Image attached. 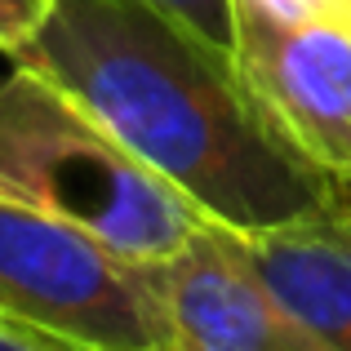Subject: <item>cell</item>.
<instances>
[{"instance_id":"6da1fadb","label":"cell","mask_w":351,"mask_h":351,"mask_svg":"<svg viewBox=\"0 0 351 351\" xmlns=\"http://www.w3.org/2000/svg\"><path fill=\"white\" fill-rule=\"evenodd\" d=\"M14 62L71 94L209 223L232 232L280 227L347 187L267 125L232 53L147 0H58Z\"/></svg>"},{"instance_id":"7a4b0ae2","label":"cell","mask_w":351,"mask_h":351,"mask_svg":"<svg viewBox=\"0 0 351 351\" xmlns=\"http://www.w3.org/2000/svg\"><path fill=\"white\" fill-rule=\"evenodd\" d=\"M0 200L58 218L129 263H160L209 227L178 187L23 62L0 80Z\"/></svg>"},{"instance_id":"3957f363","label":"cell","mask_w":351,"mask_h":351,"mask_svg":"<svg viewBox=\"0 0 351 351\" xmlns=\"http://www.w3.org/2000/svg\"><path fill=\"white\" fill-rule=\"evenodd\" d=\"M0 316L89 351L173 347L147 263L18 200H0Z\"/></svg>"},{"instance_id":"277c9868","label":"cell","mask_w":351,"mask_h":351,"mask_svg":"<svg viewBox=\"0 0 351 351\" xmlns=\"http://www.w3.org/2000/svg\"><path fill=\"white\" fill-rule=\"evenodd\" d=\"M236 71L267 125L351 187V27H285L236 5Z\"/></svg>"},{"instance_id":"5b68a950","label":"cell","mask_w":351,"mask_h":351,"mask_svg":"<svg viewBox=\"0 0 351 351\" xmlns=\"http://www.w3.org/2000/svg\"><path fill=\"white\" fill-rule=\"evenodd\" d=\"M173 351H334L263 280L245 232L200 227L178 254L147 263Z\"/></svg>"},{"instance_id":"8992f818","label":"cell","mask_w":351,"mask_h":351,"mask_svg":"<svg viewBox=\"0 0 351 351\" xmlns=\"http://www.w3.org/2000/svg\"><path fill=\"white\" fill-rule=\"evenodd\" d=\"M245 240L276 298L334 351H351V187Z\"/></svg>"},{"instance_id":"52a82bcc","label":"cell","mask_w":351,"mask_h":351,"mask_svg":"<svg viewBox=\"0 0 351 351\" xmlns=\"http://www.w3.org/2000/svg\"><path fill=\"white\" fill-rule=\"evenodd\" d=\"M147 5H156L160 14L178 18L182 27H191V32H196L200 40H209L214 49L236 53V5L232 0H147Z\"/></svg>"},{"instance_id":"ba28073f","label":"cell","mask_w":351,"mask_h":351,"mask_svg":"<svg viewBox=\"0 0 351 351\" xmlns=\"http://www.w3.org/2000/svg\"><path fill=\"white\" fill-rule=\"evenodd\" d=\"M271 23L298 27V23H343L351 27V0H232Z\"/></svg>"},{"instance_id":"9c48e42d","label":"cell","mask_w":351,"mask_h":351,"mask_svg":"<svg viewBox=\"0 0 351 351\" xmlns=\"http://www.w3.org/2000/svg\"><path fill=\"white\" fill-rule=\"evenodd\" d=\"M58 0H0V53L14 58L27 40L45 27Z\"/></svg>"},{"instance_id":"30bf717a","label":"cell","mask_w":351,"mask_h":351,"mask_svg":"<svg viewBox=\"0 0 351 351\" xmlns=\"http://www.w3.org/2000/svg\"><path fill=\"white\" fill-rule=\"evenodd\" d=\"M0 351H89V347L62 343V338H49V334H40V329L14 325V320L0 316Z\"/></svg>"},{"instance_id":"8fae6325","label":"cell","mask_w":351,"mask_h":351,"mask_svg":"<svg viewBox=\"0 0 351 351\" xmlns=\"http://www.w3.org/2000/svg\"><path fill=\"white\" fill-rule=\"evenodd\" d=\"M160 351H173V347H160Z\"/></svg>"}]
</instances>
